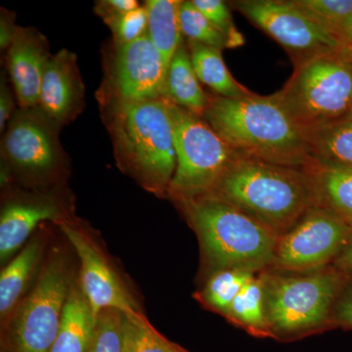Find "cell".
<instances>
[{
  "instance_id": "6da1fadb",
  "label": "cell",
  "mask_w": 352,
  "mask_h": 352,
  "mask_svg": "<svg viewBox=\"0 0 352 352\" xmlns=\"http://www.w3.org/2000/svg\"><path fill=\"white\" fill-rule=\"evenodd\" d=\"M203 119L243 156L298 168L314 162L307 132L292 119L276 94L208 96Z\"/></svg>"
},
{
  "instance_id": "7a4b0ae2",
  "label": "cell",
  "mask_w": 352,
  "mask_h": 352,
  "mask_svg": "<svg viewBox=\"0 0 352 352\" xmlns=\"http://www.w3.org/2000/svg\"><path fill=\"white\" fill-rule=\"evenodd\" d=\"M208 195L238 208L278 236L316 205L305 168H291L237 154Z\"/></svg>"
},
{
  "instance_id": "3957f363",
  "label": "cell",
  "mask_w": 352,
  "mask_h": 352,
  "mask_svg": "<svg viewBox=\"0 0 352 352\" xmlns=\"http://www.w3.org/2000/svg\"><path fill=\"white\" fill-rule=\"evenodd\" d=\"M107 126L120 168L155 191H168L176 168L170 101L107 102Z\"/></svg>"
},
{
  "instance_id": "277c9868",
  "label": "cell",
  "mask_w": 352,
  "mask_h": 352,
  "mask_svg": "<svg viewBox=\"0 0 352 352\" xmlns=\"http://www.w3.org/2000/svg\"><path fill=\"white\" fill-rule=\"evenodd\" d=\"M208 258L220 270H261L274 263L280 236L214 196L183 201Z\"/></svg>"
},
{
  "instance_id": "5b68a950",
  "label": "cell",
  "mask_w": 352,
  "mask_h": 352,
  "mask_svg": "<svg viewBox=\"0 0 352 352\" xmlns=\"http://www.w3.org/2000/svg\"><path fill=\"white\" fill-rule=\"evenodd\" d=\"M276 94L305 132L344 117L352 111L351 55L342 48L296 67Z\"/></svg>"
},
{
  "instance_id": "8992f818",
  "label": "cell",
  "mask_w": 352,
  "mask_h": 352,
  "mask_svg": "<svg viewBox=\"0 0 352 352\" xmlns=\"http://www.w3.org/2000/svg\"><path fill=\"white\" fill-rule=\"evenodd\" d=\"M176 168L168 192L185 201L208 195L237 156L203 118L171 103Z\"/></svg>"
},
{
  "instance_id": "52a82bcc",
  "label": "cell",
  "mask_w": 352,
  "mask_h": 352,
  "mask_svg": "<svg viewBox=\"0 0 352 352\" xmlns=\"http://www.w3.org/2000/svg\"><path fill=\"white\" fill-rule=\"evenodd\" d=\"M69 291L63 259L53 256L31 293L14 310L6 352H51L61 327Z\"/></svg>"
},
{
  "instance_id": "ba28073f",
  "label": "cell",
  "mask_w": 352,
  "mask_h": 352,
  "mask_svg": "<svg viewBox=\"0 0 352 352\" xmlns=\"http://www.w3.org/2000/svg\"><path fill=\"white\" fill-rule=\"evenodd\" d=\"M238 12L282 46L294 66L342 50L339 39L289 3L288 0H238Z\"/></svg>"
},
{
  "instance_id": "9c48e42d",
  "label": "cell",
  "mask_w": 352,
  "mask_h": 352,
  "mask_svg": "<svg viewBox=\"0 0 352 352\" xmlns=\"http://www.w3.org/2000/svg\"><path fill=\"white\" fill-rule=\"evenodd\" d=\"M339 288V278L330 272L279 278L266 291V316L277 332L294 333L321 325Z\"/></svg>"
},
{
  "instance_id": "30bf717a",
  "label": "cell",
  "mask_w": 352,
  "mask_h": 352,
  "mask_svg": "<svg viewBox=\"0 0 352 352\" xmlns=\"http://www.w3.org/2000/svg\"><path fill=\"white\" fill-rule=\"evenodd\" d=\"M352 226L327 208L314 206L280 236L274 263L287 270H315L342 254Z\"/></svg>"
},
{
  "instance_id": "8fae6325",
  "label": "cell",
  "mask_w": 352,
  "mask_h": 352,
  "mask_svg": "<svg viewBox=\"0 0 352 352\" xmlns=\"http://www.w3.org/2000/svg\"><path fill=\"white\" fill-rule=\"evenodd\" d=\"M168 66L147 34L117 45L111 71L107 102L166 99Z\"/></svg>"
},
{
  "instance_id": "7c38bea8",
  "label": "cell",
  "mask_w": 352,
  "mask_h": 352,
  "mask_svg": "<svg viewBox=\"0 0 352 352\" xmlns=\"http://www.w3.org/2000/svg\"><path fill=\"white\" fill-rule=\"evenodd\" d=\"M57 124L41 108L22 109L13 116L2 141L6 161L25 173L44 175L61 163Z\"/></svg>"
},
{
  "instance_id": "4fadbf2b",
  "label": "cell",
  "mask_w": 352,
  "mask_h": 352,
  "mask_svg": "<svg viewBox=\"0 0 352 352\" xmlns=\"http://www.w3.org/2000/svg\"><path fill=\"white\" fill-rule=\"evenodd\" d=\"M59 224L80 258V289L95 318L104 309H118L124 314L140 312L119 278L87 236L64 220H60Z\"/></svg>"
},
{
  "instance_id": "5bb4252c",
  "label": "cell",
  "mask_w": 352,
  "mask_h": 352,
  "mask_svg": "<svg viewBox=\"0 0 352 352\" xmlns=\"http://www.w3.org/2000/svg\"><path fill=\"white\" fill-rule=\"evenodd\" d=\"M85 87L76 55L61 50L51 56L41 82L38 107L58 126L68 124L82 111Z\"/></svg>"
},
{
  "instance_id": "9a60e30c",
  "label": "cell",
  "mask_w": 352,
  "mask_h": 352,
  "mask_svg": "<svg viewBox=\"0 0 352 352\" xmlns=\"http://www.w3.org/2000/svg\"><path fill=\"white\" fill-rule=\"evenodd\" d=\"M50 57L43 34L34 29L18 27L7 59L21 108L38 107L41 82Z\"/></svg>"
},
{
  "instance_id": "2e32d148",
  "label": "cell",
  "mask_w": 352,
  "mask_h": 352,
  "mask_svg": "<svg viewBox=\"0 0 352 352\" xmlns=\"http://www.w3.org/2000/svg\"><path fill=\"white\" fill-rule=\"evenodd\" d=\"M60 212L50 201L10 203L0 217V258L2 263L18 251L32 231L45 220L59 219Z\"/></svg>"
},
{
  "instance_id": "e0dca14e",
  "label": "cell",
  "mask_w": 352,
  "mask_h": 352,
  "mask_svg": "<svg viewBox=\"0 0 352 352\" xmlns=\"http://www.w3.org/2000/svg\"><path fill=\"white\" fill-rule=\"evenodd\" d=\"M305 170L314 182L316 205L352 226V166L314 161Z\"/></svg>"
},
{
  "instance_id": "ac0fdd59",
  "label": "cell",
  "mask_w": 352,
  "mask_h": 352,
  "mask_svg": "<svg viewBox=\"0 0 352 352\" xmlns=\"http://www.w3.org/2000/svg\"><path fill=\"white\" fill-rule=\"evenodd\" d=\"M166 99L201 118L207 109L208 96L201 87L192 65L188 45L184 43L176 51L168 66Z\"/></svg>"
},
{
  "instance_id": "d6986e66",
  "label": "cell",
  "mask_w": 352,
  "mask_h": 352,
  "mask_svg": "<svg viewBox=\"0 0 352 352\" xmlns=\"http://www.w3.org/2000/svg\"><path fill=\"white\" fill-rule=\"evenodd\" d=\"M95 317L80 287H69L61 327L51 352H87L94 333Z\"/></svg>"
},
{
  "instance_id": "ffe728a7",
  "label": "cell",
  "mask_w": 352,
  "mask_h": 352,
  "mask_svg": "<svg viewBox=\"0 0 352 352\" xmlns=\"http://www.w3.org/2000/svg\"><path fill=\"white\" fill-rule=\"evenodd\" d=\"M43 240L36 238L29 243L0 275V314L2 319L13 314L38 263Z\"/></svg>"
},
{
  "instance_id": "44dd1931",
  "label": "cell",
  "mask_w": 352,
  "mask_h": 352,
  "mask_svg": "<svg viewBox=\"0 0 352 352\" xmlns=\"http://www.w3.org/2000/svg\"><path fill=\"white\" fill-rule=\"evenodd\" d=\"M178 0H148V38L161 53L166 66H170L176 51L183 43Z\"/></svg>"
},
{
  "instance_id": "7402d4cb",
  "label": "cell",
  "mask_w": 352,
  "mask_h": 352,
  "mask_svg": "<svg viewBox=\"0 0 352 352\" xmlns=\"http://www.w3.org/2000/svg\"><path fill=\"white\" fill-rule=\"evenodd\" d=\"M188 50L199 80L219 96L240 98L252 94L231 75L222 58L221 50L193 41H189Z\"/></svg>"
},
{
  "instance_id": "603a6c76",
  "label": "cell",
  "mask_w": 352,
  "mask_h": 352,
  "mask_svg": "<svg viewBox=\"0 0 352 352\" xmlns=\"http://www.w3.org/2000/svg\"><path fill=\"white\" fill-rule=\"evenodd\" d=\"M307 134L314 161L352 166V111Z\"/></svg>"
},
{
  "instance_id": "cb8c5ba5",
  "label": "cell",
  "mask_w": 352,
  "mask_h": 352,
  "mask_svg": "<svg viewBox=\"0 0 352 352\" xmlns=\"http://www.w3.org/2000/svg\"><path fill=\"white\" fill-rule=\"evenodd\" d=\"M122 352H186L155 330L141 312L124 314Z\"/></svg>"
},
{
  "instance_id": "d4e9b609",
  "label": "cell",
  "mask_w": 352,
  "mask_h": 352,
  "mask_svg": "<svg viewBox=\"0 0 352 352\" xmlns=\"http://www.w3.org/2000/svg\"><path fill=\"white\" fill-rule=\"evenodd\" d=\"M264 287L259 280L252 278L229 308L228 316L256 333H265L270 328L266 316Z\"/></svg>"
},
{
  "instance_id": "484cf974",
  "label": "cell",
  "mask_w": 352,
  "mask_h": 352,
  "mask_svg": "<svg viewBox=\"0 0 352 352\" xmlns=\"http://www.w3.org/2000/svg\"><path fill=\"white\" fill-rule=\"evenodd\" d=\"M254 277V273L250 271L220 270L208 281L204 298L208 305L227 314L236 296Z\"/></svg>"
},
{
  "instance_id": "4316f807",
  "label": "cell",
  "mask_w": 352,
  "mask_h": 352,
  "mask_svg": "<svg viewBox=\"0 0 352 352\" xmlns=\"http://www.w3.org/2000/svg\"><path fill=\"white\" fill-rule=\"evenodd\" d=\"M182 34L189 41L223 50L232 48L230 41L200 12L193 2L182 1L179 10Z\"/></svg>"
},
{
  "instance_id": "83f0119b",
  "label": "cell",
  "mask_w": 352,
  "mask_h": 352,
  "mask_svg": "<svg viewBox=\"0 0 352 352\" xmlns=\"http://www.w3.org/2000/svg\"><path fill=\"white\" fill-rule=\"evenodd\" d=\"M289 3L336 36L352 16V0H288Z\"/></svg>"
},
{
  "instance_id": "f1b7e54d",
  "label": "cell",
  "mask_w": 352,
  "mask_h": 352,
  "mask_svg": "<svg viewBox=\"0 0 352 352\" xmlns=\"http://www.w3.org/2000/svg\"><path fill=\"white\" fill-rule=\"evenodd\" d=\"M124 314L104 309L95 318L94 333L87 352H122Z\"/></svg>"
},
{
  "instance_id": "f546056e",
  "label": "cell",
  "mask_w": 352,
  "mask_h": 352,
  "mask_svg": "<svg viewBox=\"0 0 352 352\" xmlns=\"http://www.w3.org/2000/svg\"><path fill=\"white\" fill-rule=\"evenodd\" d=\"M194 6L207 19L221 32L232 44V48L244 43L241 32L234 25L230 6L222 0H192Z\"/></svg>"
},
{
  "instance_id": "4dcf8cb0",
  "label": "cell",
  "mask_w": 352,
  "mask_h": 352,
  "mask_svg": "<svg viewBox=\"0 0 352 352\" xmlns=\"http://www.w3.org/2000/svg\"><path fill=\"white\" fill-rule=\"evenodd\" d=\"M117 45L132 43L147 32L148 13L145 6L134 9L107 23Z\"/></svg>"
},
{
  "instance_id": "1f68e13d",
  "label": "cell",
  "mask_w": 352,
  "mask_h": 352,
  "mask_svg": "<svg viewBox=\"0 0 352 352\" xmlns=\"http://www.w3.org/2000/svg\"><path fill=\"white\" fill-rule=\"evenodd\" d=\"M138 7V2L135 0H103V1L97 2L95 12L98 14L107 24L110 21Z\"/></svg>"
},
{
  "instance_id": "d6a6232c",
  "label": "cell",
  "mask_w": 352,
  "mask_h": 352,
  "mask_svg": "<svg viewBox=\"0 0 352 352\" xmlns=\"http://www.w3.org/2000/svg\"><path fill=\"white\" fill-rule=\"evenodd\" d=\"M14 106L13 95L10 88L2 78L0 83V131H3L6 129L7 120L12 113Z\"/></svg>"
},
{
  "instance_id": "836d02e7",
  "label": "cell",
  "mask_w": 352,
  "mask_h": 352,
  "mask_svg": "<svg viewBox=\"0 0 352 352\" xmlns=\"http://www.w3.org/2000/svg\"><path fill=\"white\" fill-rule=\"evenodd\" d=\"M18 27L14 25L12 19L6 10L2 9L1 18H0V46L1 50H8L15 38Z\"/></svg>"
},
{
  "instance_id": "e575fe53",
  "label": "cell",
  "mask_w": 352,
  "mask_h": 352,
  "mask_svg": "<svg viewBox=\"0 0 352 352\" xmlns=\"http://www.w3.org/2000/svg\"><path fill=\"white\" fill-rule=\"evenodd\" d=\"M337 316L342 323L352 327V289L340 302Z\"/></svg>"
},
{
  "instance_id": "d590c367",
  "label": "cell",
  "mask_w": 352,
  "mask_h": 352,
  "mask_svg": "<svg viewBox=\"0 0 352 352\" xmlns=\"http://www.w3.org/2000/svg\"><path fill=\"white\" fill-rule=\"evenodd\" d=\"M344 50L352 51V16L336 34Z\"/></svg>"
},
{
  "instance_id": "8d00e7d4",
  "label": "cell",
  "mask_w": 352,
  "mask_h": 352,
  "mask_svg": "<svg viewBox=\"0 0 352 352\" xmlns=\"http://www.w3.org/2000/svg\"><path fill=\"white\" fill-rule=\"evenodd\" d=\"M339 264L346 270H352V236L340 254Z\"/></svg>"
},
{
  "instance_id": "74e56055",
  "label": "cell",
  "mask_w": 352,
  "mask_h": 352,
  "mask_svg": "<svg viewBox=\"0 0 352 352\" xmlns=\"http://www.w3.org/2000/svg\"><path fill=\"white\" fill-rule=\"evenodd\" d=\"M347 51H349V54H351V57H352V51H349V50H347Z\"/></svg>"
}]
</instances>
